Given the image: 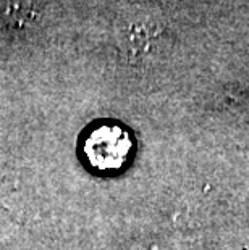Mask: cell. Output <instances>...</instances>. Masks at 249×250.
I'll list each match as a JSON object with an SVG mask.
<instances>
[{"instance_id": "obj_3", "label": "cell", "mask_w": 249, "mask_h": 250, "mask_svg": "<svg viewBox=\"0 0 249 250\" xmlns=\"http://www.w3.org/2000/svg\"><path fill=\"white\" fill-rule=\"evenodd\" d=\"M34 12V0H0V17L10 23L23 24Z\"/></svg>"}, {"instance_id": "obj_2", "label": "cell", "mask_w": 249, "mask_h": 250, "mask_svg": "<svg viewBox=\"0 0 249 250\" xmlns=\"http://www.w3.org/2000/svg\"><path fill=\"white\" fill-rule=\"evenodd\" d=\"M116 37L121 50L131 60H144L156 52L162 37V28L152 17L131 15L120 21Z\"/></svg>"}, {"instance_id": "obj_1", "label": "cell", "mask_w": 249, "mask_h": 250, "mask_svg": "<svg viewBox=\"0 0 249 250\" xmlns=\"http://www.w3.org/2000/svg\"><path fill=\"white\" fill-rule=\"evenodd\" d=\"M131 137L116 125H100L84 141V155L99 171L120 169L131 153Z\"/></svg>"}]
</instances>
